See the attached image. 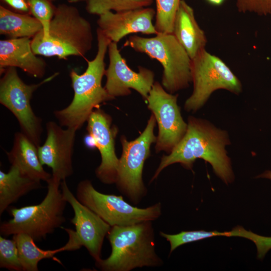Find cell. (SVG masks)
Returning a JSON list of instances; mask_svg holds the SVG:
<instances>
[{
	"instance_id": "1",
	"label": "cell",
	"mask_w": 271,
	"mask_h": 271,
	"mask_svg": "<svg viewBox=\"0 0 271 271\" xmlns=\"http://www.w3.org/2000/svg\"><path fill=\"white\" fill-rule=\"evenodd\" d=\"M186 132L168 155H163L150 181L156 179L161 171L175 163L192 170L195 160L201 159L209 163L215 175L228 185L234 180L230 158L226 146L230 144L228 132L216 127L207 120L189 116Z\"/></svg>"
},
{
	"instance_id": "2",
	"label": "cell",
	"mask_w": 271,
	"mask_h": 271,
	"mask_svg": "<svg viewBox=\"0 0 271 271\" xmlns=\"http://www.w3.org/2000/svg\"><path fill=\"white\" fill-rule=\"evenodd\" d=\"M97 51L94 58L87 61V67L82 74L75 70L70 72L74 96L66 107L54 112L61 126L80 129L93 110L100 104L114 99L101 84L105 73L104 59L108 45L111 42L97 28Z\"/></svg>"
},
{
	"instance_id": "3",
	"label": "cell",
	"mask_w": 271,
	"mask_h": 271,
	"mask_svg": "<svg viewBox=\"0 0 271 271\" xmlns=\"http://www.w3.org/2000/svg\"><path fill=\"white\" fill-rule=\"evenodd\" d=\"M111 252L106 259L95 261L102 271H129L137 267L163 264L156 252L151 221L127 226H113L107 234Z\"/></svg>"
},
{
	"instance_id": "4",
	"label": "cell",
	"mask_w": 271,
	"mask_h": 271,
	"mask_svg": "<svg viewBox=\"0 0 271 271\" xmlns=\"http://www.w3.org/2000/svg\"><path fill=\"white\" fill-rule=\"evenodd\" d=\"M93 33L91 24L72 6L56 7L51 21L49 38L43 40L38 33L32 38L34 53L45 57L66 59L70 56L84 57L91 49Z\"/></svg>"
},
{
	"instance_id": "5",
	"label": "cell",
	"mask_w": 271,
	"mask_h": 271,
	"mask_svg": "<svg viewBox=\"0 0 271 271\" xmlns=\"http://www.w3.org/2000/svg\"><path fill=\"white\" fill-rule=\"evenodd\" d=\"M61 181L52 175L46 182L47 193L40 203L10 210L13 218L1 224V235L25 233L35 241H41L61 227L66 220L64 211L67 202L59 188Z\"/></svg>"
},
{
	"instance_id": "6",
	"label": "cell",
	"mask_w": 271,
	"mask_h": 271,
	"mask_svg": "<svg viewBox=\"0 0 271 271\" xmlns=\"http://www.w3.org/2000/svg\"><path fill=\"white\" fill-rule=\"evenodd\" d=\"M158 60L163 71L161 84L173 94L189 87L192 82L191 59L173 34L159 33L154 37L130 36L123 45Z\"/></svg>"
},
{
	"instance_id": "7",
	"label": "cell",
	"mask_w": 271,
	"mask_h": 271,
	"mask_svg": "<svg viewBox=\"0 0 271 271\" xmlns=\"http://www.w3.org/2000/svg\"><path fill=\"white\" fill-rule=\"evenodd\" d=\"M191 74L193 90L184 104L187 112H196L217 90L237 95L242 90L240 81L225 63L205 49L191 59Z\"/></svg>"
},
{
	"instance_id": "8",
	"label": "cell",
	"mask_w": 271,
	"mask_h": 271,
	"mask_svg": "<svg viewBox=\"0 0 271 271\" xmlns=\"http://www.w3.org/2000/svg\"><path fill=\"white\" fill-rule=\"evenodd\" d=\"M156 123L152 113L145 129L137 139L128 141L124 136L120 138L122 151L115 184L118 190L136 204L147 193L142 178L143 170L145 161L151 155V146L156 142L154 133Z\"/></svg>"
},
{
	"instance_id": "9",
	"label": "cell",
	"mask_w": 271,
	"mask_h": 271,
	"mask_svg": "<svg viewBox=\"0 0 271 271\" xmlns=\"http://www.w3.org/2000/svg\"><path fill=\"white\" fill-rule=\"evenodd\" d=\"M76 197L110 226H127L154 221L162 213L160 202L146 208H138L128 203L121 196L98 192L89 180L78 183Z\"/></svg>"
},
{
	"instance_id": "10",
	"label": "cell",
	"mask_w": 271,
	"mask_h": 271,
	"mask_svg": "<svg viewBox=\"0 0 271 271\" xmlns=\"http://www.w3.org/2000/svg\"><path fill=\"white\" fill-rule=\"evenodd\" d=\"M4 73L0 80V103L16 117L22 132L39 147L43 131L42 119L33 112L31 99L39 87L51 81L59 73L32 84H27L21 79L16 67H8Z\"/></svg>"
},
{
	"instance_id": "11",
	"label": "cell",
	"mask_w": 271,
	"mask_h": 271,
	"mask_svg": "<svg viewBox=\"0 0 271 271\" xmlns=\"http://www.w3.org/2000/svg\"><path fill=\"white\" fill-rule=\"evenodd\" d=\"M61 189L64 198L73 209L74 216L70 222L75 228L73 230L61 227L69 235L64 245L65 250H75L84 246L95 261L99 260L103 240L110 225L79 201L70 190L66 180L61 182Z\"/></svg>"
},
{
	"instance_id": "12",
	"label": "cell",
	"mask_w": 271,
	"mask_h": 271,
	"mask_svg": "<svg viewBox=\"0 0 271 271\" xmlns=\"http://www.w3.org/2000/svg\"><path fill=\"white\" fill-rule=\"evenodd\" d=\"M178 94L167 91L159 82H154L148 97V108L158 125L156 142L157 153H170L185 136L187 123L182 118L177 104Z\"/></svg>"
},
{
	"instance_id": "13",
	"label": "cell",
	"mask_w": 271,
	"mask_h": 271,
	"mask_svg": "<svg viewBox=\"0 0 271 271\" xmlns=\"http://www.w3.org/2000/svg\"><path fill=\"white\" fill-rule=\"evenodd\" d=\"M108 52L109 62L105 70L106 81L104 87L108 93L115 98L129 95L132 89L137 91L146 102L155 82L153 71L140 66L137 72L131 69L115 42L109 44Z\"/></svg>"
},
{
	"instance_id": "14",
	"label": "cell",
	"mask_w": 271,
	"mask_h": 271,
	"mask_svg": "<svg viewBox=\"0 0 271 271\" xmlns=\"http://www.w3.org/2000/svg\"><path fill=\"white\" fill-rule=\"evenodd\" d=\"M87 122L86 130L93 148H97L101 158V163L95 170L96 176L104 184L115 183L119 163L115 150L118 128L112 125L111 117L99 108L93 110Z\"/></svg>"
},
{
	"instance_id": "15",
	"label": "cell",
	"mask_w": 271,
	"mask_h": 271,
	"mask_svg": "<svg viewBox=\"0 0 271 271\" xmlns=\"http://www.w3.org/2000/svg\"><path fill=\"white\" fill-rule=\"evenodd\" d=\"M46 126L47 137L38 148L39 157L42 165L52 169V176L62 181L73 173L72 156L77 130L63 129L52 121L48 122Z\"/></svg>"
},
{
	"instance_id": "16",
	"label": "cell",
	"mask_w": 271,
	"mask_h": 271,
	"mask_svg": "<svg viewBox=\"0 0 271 271\" xmlns=\"http://www.w3.org/2000/svg\"><path fill=\"white\" fill-rule=\"evenodd\" d=\"M156 11L149 7L115 13L109 11L99 15L97 24L111 42L117 43L131 34L157 35L153 23Z\"/></svg>"
},
{
	"instance_id": "17",
	"label": "cell",
	"mask_w": 271,
	"mask_h": 271,
	"mask_svg": "<svg viewBox=\"0 0 271 271\" xmlns=\"http://www.w3.org/2000/svg\"><path fill=\"white\" fill-rule=\"evenodd\" d=\"M31 40L29 37H23L0 41L1 74L4 73L7 68L14 67L36 78L44 76L46 61L34 53Z\"/></svg>"
},
{
	"instance_id": "18",
	"label": "cell",
	"mask_w": 271,
	"mask_h": 271,
	"mask_svg": "<svg viewBox=\"0 0 271 271\" xmlns=\"http://www.w3.org/2000/svg\"><path fill=\"white\" fill-rule=\"evenodd\" d=\"M192 59L205 49L207 38L199 26L193 9L185 0H181L173 25L172 33Z\"/></svg>"
},
{
	"instance_id": "19",
	"label": "cell",
	"mask_w": 271,
	"mask_h": 271,
	"mask_svg": "<svg viewBox=\"0 0 271 271\" xmlns=\"http://www.w3.org/2000/svg\"><path fill=\"white\" fill-rule=\"evenodd\" d=\"M160 234L170 243V254L177 247L186 243L219 236H238L250 240L256 245L257 256L259 259L263 258L267 251L271 249V237L259 235L250 231L246 230L239 225L233 228L231 231L224 232L200 230L183 231L175 234H169L163 232H160Z\"/></svg>"
},
{
	"instance_id": "20",
	"label": "cell",
	"mask_w": 271,
	"mask_h": 271,
	"mask_svg": "<svg viewBox=\"0 0 271 271\" xmlns=\"http://www.w3.org/2000/svg\"><path fill=\"white\" fill-rule=\"evenodd\" d=\"M38 148L24 133L17 132L12 149L7 154L11 166L17 168L23 174L34 180L47 182L52 175L43 169Z\"/></svg>"
},
{
	"instance_id": "21",
	"label": "cell",
	"mask_w": 271,
	"mask_h": 271,
	"mask_svg": "<svg viewBox=\"0 0 271 271\" xmlns=\"http://www.w3.org/2000/svg\"><path fill=\"white\" fill-rule=\"evenodd\" d=\"M40 181L23 174L15 166H11L5 173L0 171V214L11 204L30 191L40 188Z\"/></svg>"
},
{
	"instance_id": "22",
	"label": "cell",
	"mask_w": 271,
	"mask_h": 271,
	"mask_svg": "<svg viewBox=\"0 0 271 271\" xmlns=\"http://www.w3.org/2000/svg\"><path fill=\"white\" fill-rule=\"evenodd\" d=\"M40 22L30 15L15 12L0 6V34L10 39L33 38L42 31Z\"/></svg>"
},
{
	"instance_id": "23",
	"label": "cell",
	"mask_w": 271,
	"mask_h": 271,
	"mask_svg": "<svg viewBox=\"0 0 271 271\" xmlns=\"http://www.w3.org/2000/svg\"><path fill=\"white\" fill-rule=\"evenodd\" d=\"M13 239L17 243L23 271L39 270L38 263L43 259L51 258L62 264L55 255L58 252L65 251L64 246L53 250H43L36 245L31 236L25 233L13 235Z\"/></svg>"
},
{
	"instance_id": "24",
	"label": "cell",
	"mask_w": 271,
	"mask_h": 271,
	"mask_svg": "<svg viewBox=\"0 0 271 271\" xmlns=\"http://www.w3.org/2000/svg\"><path fill=\"white\" fill-rule=\"evenodd\" d=\"M153 0H87L86 11L90 14L100 15L107 12H122L148 7Z\"/></svg>"
},
{
	"instance_id": "25",
	"label": "cell",
	"mask_w": 271,
	"mask_h": 271,
	"mask_svg": "<svg viewBox=\"0 0 271 271\" xmlns=\"http://www.w3.org/2000/svg\"><path fill=\"white\" fill-rule=\"evenodd\" d=\"M181 0H156V21L158 33L172 34L175 17Z\"/></svg>"
},
{
	"instance_id": "26",
	"label": "cell",
	"mask_w": 271,
	"mask_h": 271,
	"mask_svg": "<svg viewBox=\"0 0 271 271\" xmlns=\"http://www.w3.org/2000/svg\"><path fill=\"white\" fill-rule=\"evenodd\" d=\"M31 15L41 24L43 30L38 33L44 41L49 38L51 21L54 15L56 7L52 0H28Z\"/></svg>"
},
{
	"instance_id": "27",
	"label": "cell",
	"mask_w": 271,
	"mask_h": 271,
	"mask_svg": "<svg viewBox=\"0 0 271 271\" xmlns=\"http://www.w3.org/2000/svg\"><path fill=\"white\" fill-rule=\"evenodd\" d=\"M0 267L11 270H23L15 240L2 236H0Z\"/></svg>"
},
{
	"instance_id": "28",
	"label": "cell",
	"mask_w": 271,
	"mask_h": 271,
	"mask_svg": "<svg viewBox=\"0 0 271 271\" xmlns=\"http://www.w3.org/2000/svg\"><path fill=\"white\" fill-rule=\"evenodd\" d=\"M239 12L253 13L259 16L271 14V0H236Z\"/></svg>"
},
{
	"instance_id": "29",
	"label": "cell",
	"mask_w": 271,
	"mask_h": 271,
	"mask_svg": "<svg viewBox=\"0 0 271 271\" xmlns=\"http://www.w3.org/2000/svg\"><path fill=\"white\" fill-rule=\"evenodd\" d=\"M10 10L20 14L31 15L28 0H1Z\"/></svg>"
},
{
	"instance_id": "30",
	"label": "cell",
	"mask_w": 271,
	"mask_h": 271,
	"mask_svg": "<svg viewBox=\"0 0 271 271\" xmlns=\"http://www.w3.org/2000/svg\"><path fill=\"white\" fill-rule=\"evenodd\" d=\"M256 178H265L271 180V171H266L263 173L256 177Z\"/></svg>"
},
{
	"instance_id": "31",
	"label": "cell",
	"mask_w": 271,
	"mask_h": 271,
	"mask_svg": "<svg viewBox=\"0 0 271 271\" xmlns=\"http://www.w3.org/2000/svg\"><path fill=\"white\" fill-rule=\"evenodd\" d=\"M209 3L214 6L221 5L225 0H206Z\"/></svg>"
},
{
	"instance_id": "32",
	"label": "cell",
	"mask_w": 271,
	"mask_h": 271,
	"mask_svg": "<svg viewBox=\"0 0 271 271\" xmlns=\"http://www.w3.org/2000/svg\"><path fill=\"white\" fill-rule=\"evenodd\" d=\"M84 1V0H67V1L70 3H77V2H79L80 1Z\"/></svg>"
},
{
	"instance_id": "33",
	"label": "cell",
	"mask_w": 271,
	"mask_h": 271,
	"mask_svg": "<svg viewBox=\"0 0 271 271\" xmlns=\"http://www.w3.org/2000/svg\"><path fill=\"white\" fill-rule=\"evenodd\" d=\"M52 1H55V0H52Z\"/></svg>"
}]
</instances>
